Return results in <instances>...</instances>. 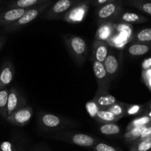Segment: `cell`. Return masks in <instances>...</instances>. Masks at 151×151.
Segmentation results:
<instances>
[{
  "label": "cell",
  "mask_w": 151,
  "mask_h": 151,
  "mask_svg": "<svg viewBox=\"0 0 151 151\" xmlns=\"http://www.w3.org/2000/svg\"><path fill=\"white\" fill-rule=\"evenodd\" d=\"M94 119L101 124L116 123L119 119L107 110H99L94 117Z\"/></svg>",
  "instance_id": "cell-21"
},
{
  "label": "cell",
  "mask_w": 151,
  "mask_h": 151,
  "mask_svg": "<svg viewBox=\"0 0 151 151\" xmlns=\"http://www.w3.org/2000/svg\"><path fill=\"white\" fill-rule=\"evenodd\" d=\"M142 71L151 69V57L147 58L143 60L142 63Z\"/></svg>",
  "instance_id": "cell-36"
},
{
  "label": "cell",
  "mask_w": 151,
  "mask_h": 151,
  "mask_svg": "<svg viewBox=\"0 0 151 151\" xmlns=\"http://www.w3.org/2000/svg\"><path fill=\"white\" fill-rule=\"evenodd\" d=\"M115 33V23L105 22L98 25L94 40L108 43Z\"/></svg>",
  "instance_id": "cell-16"
},
{
  "label": "cell",
  "mask_w": 151,
  "mask_h": 151,
  "mask_svg": "<svg viewBox=\"0 0 151 151\" xmlns=\"http://www.w3.org/2000/svg\"><path fill=\"white\" fill-rule=\"evenodd\" d=\"M92 68L98 88L109 91L111 87V80L106 72L103 63L92 61Z\"/></svg>",
  "instance_id": "cell-12"
},
{
  "label": "cell",
  "mask_w": 151,
  "mask_h": 151,
  "mask_svg": "<svg viewBox=\"0 0 151 151\" xmlns=\"http://www.w3.org/2000/svg\"><path fill=\"white\" fill-rule=\"evenodd\" d=\"M148 151H151V150H148Z\"/></svg>",
  "instance_id": "cell-43"
},
{
  "label": "cell",
  "mask_w": 151,
  "mask_h": 151,
  "mask_svg": "<svg viewBox=\"0 0 151 151\" xmlns=\"http://www.w3.org/2000/svg\"><path fill=\"white\" fill-rule=\"evenodd\" d=\"M51 138L59 141L66 142L75 145L80 147L91 148L98 142L100 139L89 134H82V133L72 132L69 131H63L60 132L55 133L52 134Z\"/></svg>",
  "instance_id": "cell-4"
},
{
  "label": "cell",
  "mask_w": 151,
  "mask_h": 151,
  "mask_svg": "<svg viewBox=\"0 0 151 151\" xmlns=\"http://www.w3.org/2000/svg\"><path fill=\"white\" fill-rule=\"evenodd\" d=\"M103 65L111 81H113L116 78L120 71L122 65L120 56L118 55L113 49L110 48V51L103 63Z\"/></svg>",
  "instance_id": "cell-10"
},
{
  "label": "cell",
  "mask_w": 151,
  "mask_h": 151,
  "mask_svg": "<svg viewBox=\"0 0 151 151\" xmlns=\"http://www.w3.org/2000/svg\"><path fill=\"white\" fill-rule=\"evenodd\" d=\"M1 2H2V0H0V3Z\"/></svg>",
  "instance_id": "cell-42"
},
{
  "label": "cell",
  "mask_w": 151,
  "mask_h": 151,
  "mask_svg": "<svg viewBox=\"0 0 151 151\" xmlns=\"http://www.w3.org/2000/svg\"><path fill=\"white\" fill-rule=\"evenodd\" d=\"M151 123V119L149 116H146V115H142V116L137 117L134 119V120L131 121L128 126L126 127V131H129V130L132 129L134 128H138V127L145 126V125H150Z\"/></svg>",
  "instance_id": "cell-27"
},
{
  "label": "cell",
  "mask_w": 151,
  "mask_h": 151,
  "mask_svg": "<svg viewBox=\"0 0 151 151\" xmlns=\"http://www.w3.org/2000/svg\"><path fill=\"white\" fill-rule=\"evenodd\" d=\"M27 9H9L0 13V27H4L19 20L27 12Z\"/></svg>",
  "instance_id": "cell-14"
},
{
  "label": "cell",
  "mask_w": 151,
  "mask_h": 151,
  "mask_svg": "<svg viewBox=\"0 0 151 151\" xmlns=\"http://www.w3.org/2000/svg\"><path fill=\"white\" fill-rule=\"evenodd\" d=\"M51 0H17L10 1L5 7L6 10L9 9H30L37 6L49 2Z\"/></svg>",
  "instance_id": "cell-17"
},
{
  "label": "cell",
  "mask_w": 151,
  "mask_h": 151,
  "mask_svg": "<svg viewBox=\"0 0 151 151\" xmlns=\"http://www.w3.org/2000/svg\"><path fill=\"white\" fill-rule=\"evenodd\" d=\"M7 39V38L6 36H4V35H1V36H0V50L2 49L3 46L5 44Z\"/></svg>",
  "instance_id": "cell-37"
},
{
  "label": "cell",
  "mask_w": 151,
  "mask_h": 151,
  "mask_svg": "<svg viewBox=\"0 0 151 151\" xmlns=\"http://www.w3.org/2000/svg\"><path fill=\"white\" fill-rule=\"evenodd\" d=\"M147 125L138 127V128H134L129 130V131H126V132L125 133V134H124V139H125V141L128 144L130 145L132 144V143L134 142L135 141H137V140L141 137L142 133L143 132V131L145 129V128Z\"/></svg>",
  "instance_id": "cell-23"
},
{
  "label": "cell",
  "mask_w": 151,
  "mask_h": 151,
  "mask_svg": "<svg viewBox=\"0 0 151 151\" xmlns=\"http://www.w3.org/2000/svg\"><path fill=\"white\" fill-rule=\"evenodd\" d=\"M27 101L23 94L16 88H10L9 89L8 98L7 105V116L15 112L16 111L27 106Z\"/></svg>",
  "instance_id": "cell-9"
},
{
  "label": "cell",
  "mask_w": 151,
  "mask_h": 151,
  "mask_svg": "<svg viewBox=\"0 0 151 151\" xmlns=\"http://www.w3.org/2000/svg\"><path fill=\"white\" fill-rule=\"evenodd\" d=\"M86 109H87V111H88V114H90V116L93 118L95 116V115L97 114V111L100 110V109H99V108L97 107V105H96L93 101H91V102H89V103H87Z\"/></svg>",
  "instance_id": "cell-34"
},
{
  "label": "cell",
  "mask_w": 151,
  "mask_h": 151,
  "mask_svg": "<svg viewBox=\"0 0 151 151\" xmlns=\"http://www.w3.org/2000/svg\"><path fill=\"white\" fill-rule=\"evenodd\" d=\"M110 51L109 44L103 41L94 40L92 44V53L91 59L92 61L103 63Z\"/></svg>",
  "instance_id": "cell-15"
},
{
  "label": "cell",
  "mask_w": 151,
  "mask_h": 151,
  "mask_svg": "<svg viewBox=\"0 0 151 151\" xmlns=\"http://www.w3.org/2000/svg\"><path fill=\"white\" fill-rule=\"evenodd\" d=\"M98 130L102 134L106 136H116L121 134L120 127L116 123L101 124L98 127Z\"/></svg>",
  "instance_id": "cell-22"
},
{
  "label": "cell",
  "mask_w": 151,
  "mask_h": 151,
  "mask_svg": "<svg viewBox=\"0 0 151 151\" xmlns=\"http://www.w3.org/2000/svg\"><path fill=\"white\" fill-rule=\"evenodd\" d=\"M145 106L137 104H127L125 115L126 116H134L139 114L144 111Z\"/></svg>",
  "instance_id": "cell-29"
},
{
  "label": "cell",
  "mask_w": 151,
  "mask_h": 151,
  "mask_svg": "<svg viewBox=\"0 0 151 151\" xmlns=\"http://www.w3.org/2000/svg\"><path fill=\"white\" fill-rule=\"evenodd\" d=\"M52 4V1H50L49 2L45 3L41 5L37 6V7H32V8L28 9L26 13L19 19L12 24L8 25L7 27L1 28V33H10V32H16L22 28L24 27L27 24H30L34 20L41 16L50 6Z\"/></svg>",
  "instance_id": "cell-3"
},
{
  "label": "cell",
  "mask_w": 151,
  "mask_h": 151,
  "mask_svg": "<svg viewBox=\"0 0 151 151\" xmlns=\"http://www.w3.org/2000/svg\"><path fill=\"white\" fill-rule=\"evenodd\" d=\"M22 147L16 143L10 141H4L0 144V151H21Z\"/></svg>",
  "instance_id": "cell-31"
},
{
  "label": "cell",
  "mask_w": 151,
  "mask_h": 151,
  "mask_svg": "<svg viewBox=\"0 0 151 151\" xmlns=\"http://www.w3.org/2000/svg\"><path fill=\"white\" fill-rule=\"evenodd\" d=\"M131 44H145L151 45V28H145L133 35L129 41Z\"/></svg>",
  "instance_id": "cell-19"
},
{
  "label": "cell",
  "mask_w": 151,
  "mask_h": 151,
  "mask_svg": "<svg viewBox=\"0 0 151 151\" xmlns=\"http://www.w3.org/2000/svg\"><path fill=\"white\" fill-rule=\"evenodd\" d=\"M80 0H60L52 4L41 16L43 20H62L66 12Z\"/></svg>",
  "instance_id": "cell-6"
},
{
  "label": "cell",
  "mask_w": 151,
  "mask_h": 151,
  "mask_svg": "<svg viewBox=\"0 0 151 151\" xmlns=\"http://www.w3.org/2000/svg\"><path fill=\"white\" fill-rule=\"evenodd\" d=\"M151 51V45L145 44H131L127 48V52L129 55L133 57H139L144 55Z\"/></svg>",
  "instance_id": "cell-20"
},
{
  "label": "cell",
  "mask_w": 151,
  "mask_h": 151,
  "mask_svg": "<svg viewBox=\"0 0 151 151\" xmlns=\"http://www.w3.org/2000/svg\"><path fill=\"white\" fill-rule=\"evenodd\" d=\"M147 21V19L142 15L131 12H122L116 22L118 23L126 24H132L144 23Z\"/></svg>",
  "instance_id": "cell-18"
},
{
  "label": "cell",
  "mask_w": 151,
  "mask_h": 151,
  "mask_svg": "<svg viewBox=\"0 0 151 151\" xmlns=\"http://www.w3.org/2000/svg\"><path fill=\"white\" fill-rule=\"evenodd\" d=\"M115 1L116 0H90V6L96 7L97 8V7L106 5V4H111Z\"/></svg>",
  "instance_id": "cell-35"
},
{
  "label": "cell",
  "mask_w": 151,
  "mask_h": 151,
  "mask_svg": "<svg viewBox=\"0 0 151 151\" xmlns=\"http://www.w3.org/2000/svg\"><path fill=\"white\" fill-rule=\"evenodd\" d=\"M125 3L151 16V1L143 0H126Z\"/></svg>",
  "instance_id": "cell-24"
},
{
  "label": "cell",
  "mask_w": 151,
  "mask_h": 151,
  "mask_svg": "<svg viewBox=\"0 0 151 151\" xmlns=\"http://www.w3.org/2000/svg\"><path fill=\"white\" fill-rule=\"evenodd\" d=\"M151 140V124L149 125H147L145 128V129L143 131V132L142 133L141 137L137 140V142H142V141H149Z\"/></svg>",
  "instance_id": "cell-32"
},
{
  "label": "cell",
  "mask_w": 151,
  "mask_h": 151,
  "mask_svg": "<svg viewBox=\"0 0 151 151\" xmlns=\"http://www.w3.org/2000/svg\"><path fill=\"white\" fill-rule=\"evenodd\" d=\"M4 9H5V7H4V2L2 1V2L0 3V13H1L3 10H4Z\"/></svg>",
  "instance_id": "cell-38"
},
{
  "label": "cell",
  "mask_w": 151,
  "mask_h": 151,
  "mask_svg": "<svg viewBox=\"0 0 151 151\" xmlns=\"http://www.w3.org/2000/svg\"><path fill=\"white\" fill-rule=\"evenodd\" d=\"M92 101L95 103L100 110H106L112 105L117 103V99L103 88H98Z\"/></svg>",
  "instance_id": "cell-11"
},
{
  "label": "cell",
  "mask_w": 151,
  "mask_h": 151,
  "mask_svg": "<svg viewBox=\"0 0 151 151\" xmlns=\"http://www.w3.org/2000/svg\"><path fill=\"white\" fill-rule=\"evenodd\" d=\"M39 128L46 132H60L76 126L72 119L48 112H39L37 118Z\"/></svg>",
  "instance_id": "cell-1"
},
{
  "label": "cell",
  "mask_w": 151,
  "mask_h": 151,
  "mask_svg": "<svg viewBox=\"0 0 151 151\" xmlns=\"http://www.w3.org/2000/svg\"><path fill=\"white\" fill-rule=\"evenodd\" d=\"M145 111H151V100L147 104Z\"/></svg>",
  "instance_id": "cell-40"
},
{
  "label": "cell",
  "mask_w": 151,
  "mask_h": 151,
  "mask_svg": "<svg viewBox=\"0 0 151 151\" xmlns=\"http://www.w3.org/2000/svg\"><path fill=\"white\" fill-rule=\"evenodd\" d=\"M151 150V140L135 142L131 144L129 151H148Z\"/></svg>",
  "instance_id": "cell-28"
},
{
  "label": "cell",
  "mask_w": 151,
  "mask_h": 151,
  "mask_svg": "<svg viewBox=\"0 0 151 151\" xmlns=\"http://www.w3.org/2000/svg\"><path fill=\"white\" fill-rule=\"evenodd\" d=\"M9 89L10 88L7 87V88H4L3 89L0 90V116L5 119L7 117V105Z\"/></svg>",
  "instance_id": "cell-26"
},
{
  "label": "cell",
  "mask_w": 151,
  "mask_h": 151,
  "mask_svg": "<svg viewBox=\"0 0 151 151\" xmlns=\"http://www.w3.org/2000/svg\"><path fill=\"white\" fill-rule=\"evenodd\" d=\"M122 2L121 0H116L111 4L97 7L95 11L97 25L105 22L115 23L118 16L122 12Z\"/></svg>",
  "instance_id": "cell-5"
},
{
  "label": "cell",
  "mask_w": 151,
  "mask_h": 151,
  "mask_svg": "<svg viewBox=\"0 0 151 151\" xmlns=\"http://www.w3.org/2000/svg\"><path fill=\"white\" fill-rule=\"evenodd\" d=\"M32 116H33V110L32 107L27 106L13 112L12 114L6 118V121L10 125L22 127L29 123Z\"/></svg>",
  "instance_id": "cell-8"
},
{
  "label": "cell",
  "mask_w": 151,
  "mask_h": 151,
  "mask_svg": "<svg viewBox=\"0 0 151 151\" xmlns=\"http://www.w3.org/2000/svg\"><path fill=\"white\" fill-rule=\"evenodd\" d=\"M90 149L92 151H123L119 147L110 145L105 142H100Z\"/></svg>",
  "instance_id": "cell-30"
},
{
  "label": "cell",
  "mask_w": 151,
  "mask_h": 151,
  "mask_svg": "<svg viewBox=\"0 0 151 151\" xmlns=\"http://www.w3.org/2000/svg\"><path fill=\"white\" fill-rule=\"evenodd\" d=\"M142 80L145 83L146 86L151 91V69L142 71Z\"/></svg>",
  "instance_id": "cell-33"
},
{
  "label": "cell",
  "mask_w": 151,
  "mask_h": 151,
  "mask_svg": "<svg viewBox=\"0 0 151 151\" xmlns=\"http://www.w3.org/2000/svg\"><path fill=\"white\" fill-rule=\"evenodd\" d=\"M15 75V67L13 61L7 59L3 63L0 69V90L7 88L12 82Z\"/></svg>",
  "instance_id": "cell-13"
},
{
  "label": "cell",
  "mask_w": 151,
  "mask_h": 151,
  "mask_svg": "<svg viewBox=\"0 0 151 151\" xmlns=\"http://www.w3.org/2000/svg\"><path fill=\"white\" fill-rule=\"evenodd\" d=\"M144 114L143 115H146V116H149V117L151 119V111H144Z\"/></svg>",
  "instance_id": "cell-39"
},
{
  "label": "cell",
  "mask_w": 151,
  "mask_h": 151,
  "mask_svg": "<svg viewBox=\"0 0 151 151\" xmlns=\"http://www.w3.org/2000/svg\"><path fill=\"white\" fill-rule=\"evenodd\" d=\"M35 151H46V150H41V149H37V150H35Z\"/></svg>",
  "instance_id": "cell-41"
},
{
  "label": "cell",
  "mask_w": 151,
  "mask_h": 151,
  "mask_svg": "<svg viewBox=\"0 0 151 151\" xmlns=\"http://www.w3.org/2000/svg\"><path fill=\"white\" fill-rule=\"evenodd\" d=\"M63 38L66 49L75 63L78 66H82L88 55V45L86 41L75 35H65Z\"/></svg>",
  "instance_id": "cell-2"
},
{
  "label": "cell",
  "mask_w": 151,
  "mask_h": 151,
  "mask_svg": "<svg viewBox=\"0 0 151 151\" xmlns=\"http://www.w3.org/2000/svg\"><path fill=\"white\" fill-rule=\"evenodd\" d=\"M127 104L125 103H122V102H119L116 103L115 104L112 105L109 108H108L106 110L109 111L111 114H113L114 116L119 118V119L125 117V110H126Z\"/></svg>",
  "instance_id": "cell-25"
},
{
  "label": "cell",
  "mask_w": 151,
  "mask_h": 151,
  "mask_svg": "<svg viewBox=\"0 0 151 151\" xmlns=\"http://www.w3.org/2000/svg\"><path fill=\"white\" fill-rule=\"evenodd\" d=\"M90 0H80L76 4L66 12V14L62 18V20L73 24L81 23L88 14Z\"/></svg>",
  "instance_id": "cell-7"
}]
</instances>
